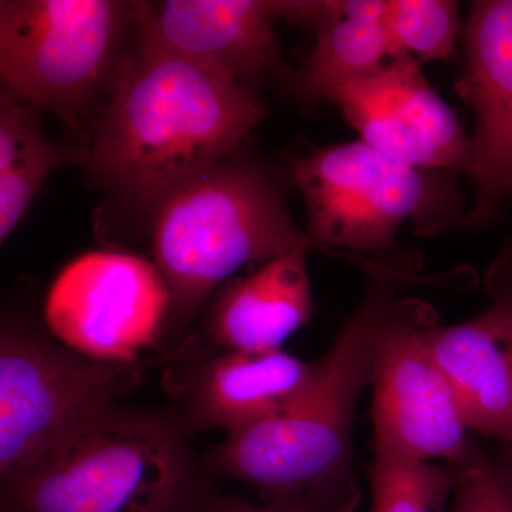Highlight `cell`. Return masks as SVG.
I'll return each mask as SVG.
<instances>
[{"label":"cell","mask_w":512,"mask_h":512,"mask_svg":"<svg viewBox=\"0 0 512 512\" xmlns=\"http://www.w3.org/2000/svg\"><path fill=\"white\" fill-rule=\"evenodd\" d=\"M90 148L100 183L156 214L175 191L227 160L265 117L247 87L167 53H127Z\"/></svg>","instance_id":"1"},{"label":"cell","mask_w":512,"mask_h":512,"mask_svg":"<svg viewBox=\"0 0 512 512\" xmlns=\"http://www.w3.org/2000/svg\"><path fill=\"white\" fill-rule=\"evenodd\" d=\"M386 289L370 293L312 379L281 412L229 434L212 464L224 476L258 488L268 504L320 512H353L360 501L352 467L356 400L372 380L373 345Z\"/></svg>","instance_id":"2"},{"label":"cell","mask_w":512,"mask_h":512,"mask_svg":"<svg viewBox=\"0 0 512 512\" xmlns=\"http://www.w3.org/2000/svg\"><path fill=\"white\" fill-rule=\"evenodd\" d=\"M296 251L332 255L293 222L268 170L244 158L214 165L153 215L154 264L170 288L171 313L180 319L192 318L242 266Z\"/></svg>","instance_id":"3"},{"label":"cell","mask_w":512,"mask_h":512,"mask_svg":"<svg viewBox=\"0 0 512 512\" xmlns=\"http://www.w3.org/2000/svg\"><path fill=\"white\" fill-rule=\"evenodd\" d=\"M440 177L439 171L409 167L360 140L313 151L292 173L305 198L309 237L333 256L397 281L403 271L357 254L393 252L407 221L420 234L456 221L461 214L456 195Z\"/></svg>","instance_id":"4"},{"label":"cell","mask_w":512,"mask_h":512,"mask_svg":"<svg viewBox=\"0 0 512 512\" xmlns=\"http://www.w3.org/2000/svg\"><path fill=\"white\" fill-rule=\"evenodd\" d=\"M3 490L9 512H177L188 470L170 430L113 410Z\"/></svg>","instance_id":"5"},{"label":"cell","mask_w":512,"mask_h":512,"mask_svg":"<svg viewBox=\"0 0 512 512\" xmlns=\"http://www.w3.org/2000/svg\"><path fill=\"white\" fill-rule=\"evenodd\" d=\"M131 23L134 2L2 0L3 93L80 130L96 100L109 93Z\"/></svg>","instance_id":"6"},{"label":"cell","mask_w":512,"mask_h":512,"mask_svg":"<svg viewBox=\"0 0 512 512\" xmlns=\"http://www.w3.org/2000/svg\"><path fill=\"white\" fill-rule=\"evenodd\" d=\"M147 370L143 360L110 363L3 326L0 338V476L15 480L80 431L113 412Z\"/></svg>","instance_id":"7"},{"label":"cell","mask_w":512,"mask_h":512,"mask_svg":"<svg viewBox=\"0 0 512 512\" xmlns=\"http://www.w3.org/2000/svg\"><path fill=\"white\" fill-rule=\"evenodd\" d=\"M436 312L389 299L373 345L376 453L460 467L476 453L456 394L429 346Z\"/></svg>","instance_id":"8"},{"label":"cell","mask_w":512,"mask_h":512,"mask_svg":"<svg viewBox=\"0 0 512 512\" xmlns=\"http://www.w3.org/2000/svg\"><path fill=\"white\" fill-rule=\"evenodd\" d=\"M173 298L154 262L121 252H87L70 262L47 295L50 332L73 352L133 363L156 343Z\"/></svg>","instance_id":"9"},{"label":"cell","mask_w":512,"mask_h":512,"mask_svg":"<svg viewBox=\"0 0 512 512\" xmlns=\"http://www.w3.org/2000/svg\"><path fill=\"white\" fill-rule=\"evenodd\" d=\"M289 0L134 2L138 47L210 67L251 90L282 73L274 25Z\"/></svg>","instance_id":"10"},{"label":"cell","mask_w":512,"mask_h":512,"mask_svg":"<svg viewBox=\"0 0 512 512\" xmlns=\"http://www.w3.org/2000/svg\"><path fill=\"white\" fill-rule=\"evenodd\" d=\"M360 141L419 170H466L470 140L410 56L330 94Z\"/></svg>","instance_id":"11"},{"label":"cell","mask_w":512,"mask_h":512,"mask_svg":"<svg viewBox=\"0 0 512 512\" xmlns=\"http://www.w3.org/2000/svg\"><path fill=\"white\" fill-rule=\"evenodd\" d=\"M466 89L476 114L466 171L476 187L467 225L484 224L512 198V0L471 3Z\"/></svg>","instance_id":"12"},{"label":"cell","mask_w":512,"mask_h":512,"mask_svg":"<svg viewBox=\"0 0 512 512\" xmlns=\"http://www.w3.org/2000/svg\"><path fill=\"white\" fill-rule=\"evenodd\" d=\"M494 301L477 318L429 330L437 365L468 427L512 446V285L495 282Z\"/></svg>","instance_id":"13"},{"label":"cell","mask_w":512,"mask_h":512,"mask_svg":"<svg viewBox=\"0 0 512 512\" xmlns=\"http://www.w3.org/2000/svg\"><path fill=\"white\" fill-rule=\"evenodd\" d=\"M315 363L274 352L225 350L202 369L192 387L188 412L200 429L229 434L274 416L305 389Z\"/></svg>","instance_id":"14"},{"label":"cell","mask_w":512,"mask_h":512,"mask_svg":"<svg viewBox=\"0 0 512 512\" xmlns=\"http://www.w3.org/2000/svg\"><path fill=\"white\" fill-rule=\"evenodd\" d=\"M306 255L296 251L279 256L225 289L212 306V339L225 350H281L312 318Z\"/></svg>","instance_id":"15"},{"label":"cell","mask_w":512,"mask_h":512,"mask_svg":"<svg viewBox=\"0 0 512 512\" xmlns=\"http://www.w3.org/2000/svg\"><path fill=\"white\" fill-rule=\"evenodd\" d=\"M387 0L318 2L313 23L318 39L301 72L293 76L298 92L308 99L330 94L382 72L393 60L387 36Z\"/></svg>","instance_id":"16"},{"label":"cell","mask_w":512,"mask_h":512,"mask_svg":"<svg viewBox=\"0 0 512 512\" xmlns=\"http://www.w3.org/2000/svg\"><path fill=\"white\" fill-rule=\"evenodd\" d=\"M369 477L370 512H446L458 471L448 464L376 453Z\"/></svg>","instance_id":"17"},{"label":"cell","mask_w":512,"mask_h":512,"mask_svg":"<svg viewBox=\"0 0 512 512\" xmlns=\"http://www.w3.org/2000/svg\"><path fill=\"white\" fill-rule=\"evenodd\" d=\"M387 36L393 59H446L456 45L458 8L450 0H387Z\"/></svg>","instance_id":"18"},{"label":"cell","mask_w":512,"mask_h":512,"mask_svg":"<svg viewBox=\"0 0 512 512\" xmlns=\"http://www.w3.org/2000/svg\"><path fill=\"white\" fill-rule=\"evenodd\" d=\"M90 150L60 146L49 138L30 148L0 174V241L12 235L49 175L66 165H89Z\"/></svg>","instance_id":"19"},{"label":"cell","mask_w":512,"mask_h":512,"mask_svg":"<svg viewBox=\"0 0 512 512\" xmlns=\"http://www.w3.org/2000/svg\"><path fill=\"white\" fill-rule=\"evenodd\" d=\"M451 512H512V471L473 454L457 467Z\"/></svg>","instance_id":"20"},{"label":"cell","mask_w":512,"mask_h":512,"mask_svg":"<svg viewBox=\"0 0 512 512\" xmlns=\"http://www.w3.org/2000/svg\"><path fill=\"white\" fill-rule=\"evenodd\" d=\"M40 110L0 94V174L6 173L30 148L46 140Z\"/></svg>","instance_id":"21"},{"label":"cell","mask_w":512,"mask_h":512,"mask_svg":"<svg viewBox=\"0 0 512 512\" xmlns=\"http://www.w3.org/2000/svg\"><path fill=\"white\" fill-rule=\"evenodd\" d=\"M215 512H320L311 508L296 507V505L266 504L254 505L248 503H237L225 505L224 508Z\"/></svg>","instance_id":"22"}]
</instances>
